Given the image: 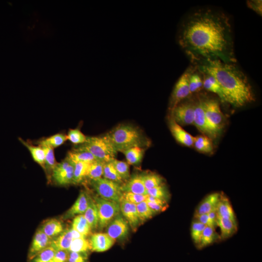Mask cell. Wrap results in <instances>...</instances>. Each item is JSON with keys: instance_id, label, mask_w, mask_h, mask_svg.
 <instances>
[{"instance_id": "obj_10", "label": "cell", "mask_w": 262, "mask_h": 262, "mask_svg": "<svg viewBox=\"0 0 262 262\" xmlns=\"http://www.w3.org/2000/svg\"><path fill=\"white\" fill-rule=\"evenodd\" d=\"M74 176L73 163L66 157L61 162L57 164L51 177L59 185L73 184Z\"/></svg>"}, {"instance_id": "obj_32", "label": "cell", "mask_w": 262, "mask_h": 262, "mask_svg": "<svg viewBox=\"0 0 262 262\" xmlns=\"http://www.w3.org/2000/svg\"><path fill=\"white\" fill-rule=\"evenodd\" d=\"M45 152V171L48 174L49 180L51 178L52 172L57 163L55 158L54 149L47 146H41Z\"/></svg>"}, {"instance_id": "obj_46", "label": "cell", "mask_w": 262, "mask_h": 262, "mask_svg": "<svg viewBox=\"0 0 262 262\" xmlns=\"http://www.w3.org/2000/svg\"><path fill=\"white\" fill-rule=\"evenodd\" d=\"M147 196V195H144L130 192H123L122 199H123L130 203L136 205L143 201H146Z\"/></svg>"}, {"instance_id": "obj_51", "label": "cell", "mask_w": 262, "mask_h": 262, "mask_svg": "<svg viewBox=\"0 0 262 262\" xmlns=\"http://www.w3.org/2000/svg\"><path fill=\"white\" fill-rule=\"evenodd\" d=\"M194 218L196 219V220L204 224L206 226H209L214 228L211 223L208 213L195 215Z\"/></svg>"}, {"instance_id": "obj_17", "label": "cell", "mask_w": 262, "mask_h": 262, "mask_svg": "<svg viewBox=\"0 0 262 262\" xmlns=\"http://www.w3.org/2000/svg\"><path fill=\"white\" fill-rule=\"evenodd\" d=\"M120 212L133 229L139 226L140 221L138 216L136 205L123 199L119 202Z\"/></svg>"}, {"instance_id": "obj_49", "label": "cell", "mask_w": 262, "mask_h": 262, "mask_svg": "<svg viewBox=\"0 0 262 262\" xmlns=\"http://www.w3.org/2000/svg\"><path fill=\"white\" fill-rule=\"evenodd\" d=\"M262 1L260 0H251L247 1L246 3L249 8L255 11L257 14L262 16Z\"/></svg>"}, {"instance_id": "obj_21", "label": "cell", "mask_w": 262, "mask_h": 262, "mask_svg": "<svg viewBox=\"0 0 262 262\" xmlns=\"http://www.w3.org/2000/svg\"><path fill=\"white\" fill-rule=\"evenodd\" d=\"M73 239L71 229L67 228L51 241L50 246L56 250H68Z\"/></svg>"}, {"instance_id": "obj_39", "label": "cell", "mask_w": 262, "mask_h": 262, "mask_svg": "<svg viewBox=\"0 0 262 262\" xmlns=\"http://www.w3.org/2000/svg\"><path fill=\"white\" fill-rule=\"evenodd\" d=\"M104 164V162L98 160H96L90 163L87 172V177L91 180L102 178Z\"/></svg>"}, {"instance_id": "obj_45", "label": "cell", "mask_w": 262, "mask_h": 262, "mask_svg": "<svg viewBox=\"0 0 262 262\" xmlns=\"http://www.w3.org/2000/svg\"><path fill=\"white\" fill-rule=\"evenodd\" d=\"M147 195L166 201L169 194L163 184L147 190Z\"/></svg>"}, {"instance_id": "obj_7", "label": "cell", "mask_w": 262, "mask_h": 262, "mask_svg": "<svg viewBox=\"0 0 262 262\" xmlns=\"http://www.w3.org/2000/svg\"><path fill=\"white\" fill-rule=\"evenodd\" d=\"M194 68V67L193 66L188 68L176 83L170 99V110L173 109L191 95L189 79Z\"/></svg>"}, {"instance_id": "obj_50", "label": "cell", "mask_w": 262, "mask_h": 262, "mask_svg": "<svg viewBox=\"0 0 262 262\" xmlns=\"http://www.w3.org/2000/svg\"><path fill=\"white\" fill-rule=\"evenodd\" d=\"M149 208L156 213L165 210L167 207L166 202L153 203L146 201Z\"/></svg>"}, {"instance_id": "obj_8", "label": "cell", "mask_w": 262, "mask_h": 262, "mask_svg": "<svg viewBox=\"0 0 262 262\" xmlns=\"http://www.w3.org/2000/svg\"><path fill=\"white\" fill-rule=\"evenodd\" d=\"M170 110L171 117L180 126L193 124L195 100H183Z\"/></svg>"}, {"instance_id": "obj_5", "label": "cell", "mask_w": 262, "mask_h": 262, "mask_svg": "<svg viewBox=\"0 0 262 262\" xmlns=\"http://www.w3.org/2000/svg\"><path fill=\"white\" fill-rule=\"evenodd\" d=\"M97 206L98 216V228L101 229L108 225L120 212L119 203L102 198L99 196H94L93 198Z\"/></svg>"}, {"instance_id": "obj_4", "label": "cell", "mask_w": 262, "mask_h": 262, "mask_svg": "<svg viewBox=\"0 0 262 262\" xmlns=\"http://www.w3.org/2000/svg\"><path fill=\"white\" fill-rule=\"evenodd\" d=\"M76 148L90 152L97 160L104 163L112 161L117 153L105 135L87 137L86 142Z\"/></svg>"}, {"instance_id": "obj_26", "label": "cell", "mask_w": 262, "mask_h": 262, "mask_svg": "<svg viewBox=\"0 0 262 262\" xmlns=\"http://www.w3.org/2000/svg\"><path fill=\"white\" fill-rule=\"evenodd\" d=\"M91 229L98 228V216L97 208L93 198L91 197L87 208L83 214Z\"/></svg>"}, {"instance_id": "obj_36", "label": "cell", "mask_w": 262, "mask_h": 262, "mask_svg": "<svg viewBox=\"0 0 262 262\" xmlns=\"http://www.w3.org/2000/svg\"><path fill=\"white\" fill-rule=\"evenodd\" d=\"M102 176L106 179L119 184L123 182L122 179L115 170L112 161L104 163Z\"/></svg>"}, {"instance_id": "obj_3", "label": "cell", "mask_w": 262, "mask_h": 262, "mask_svg": "<svg viewBox=\"0 0 262 262\" xmlns=\"http://www.w3.org/2000/svg\"><path fill=\"white\" fill-rule=\"evenodd\" d=\"M105 135L117 152L133 147L144 148L150 143L141 130L131 124H119Z\"/></svg>"}, {"instance_id": "obj_38", "label": "cell", "mask_w": 262, "mask_h": 262, "mask_svg": "<svg viewBox=\"0 0 262 262\" xmlns=\"http://www.w3.org/2000/svg\"><path fill=\"white\" fill-rule=\"evenodd\" d=\"M142 177L147 190L163 184V178L156 173H150L142 175Z\"/></svg>"}, {"instance_id": "obj_1", "label": "cell", "mask_w": 262, "mask_h": 262, "mask_svg": "<svg viewBox=\"0 0 262 262\" xmlns=\"http://www.w3.org/2000/svg\"><path fill=\"white\" fill-rule=\"evenodd\" d=\"M178 41L193 62L215 59L237 62L229 18L221 11L202 8L191 13L181 24Z\"/></svg>"}, {"instance_id": "obj_29", "label": "cell", "mask_w": 262, "mask_h": 262, "mask_svg": "<svg viewBox=\"0 0 262 262\" xmlns=\"http://www.w3.org/2000/svg\"><path fill=\"white\" fill-rule=\"evenodd\" d=\"M193 146L200 152L210 153L213 151V145L211 138L204 134L194 137Z\"/></svg>"}, {"instance_id": "obj_40", "label": "cell", "mask_w": 262, "mask_h": 262, "mask_svg": "<svg viewBox=\"0 0 262 262\" xmlns=\"http://www.w3.org/2000/svg\"><path fill=\"white\" fill-rule=\"evenodd\" d=\"M137 212L140 222L151 218L155 213L149 208L146 201L136 205Z\"/></svg>"}, {"instance_id": "obj_2", "label": "cell", "mask_w": 262, "mask_h": 262, "mask_svg": "<svg viewBox=\"0 0 262 262\" xmlns=\"http://www.w3.org/2000/svg\"><path fill=\"white\" fill-rule=\"evenodd\" d=\"M200 72L213 76L221 86L228 103L241 107L254 100L252 87L245 74L235 63L219 59H201L193 62Z\"/></svg>"}, {"instance_id": "obj_44", "label": "cell", "mask_w": 262, "mask_h": 262, "mask_svg": "<svg viewBox=\"0 0 262 262\" xmlns=\"http://www.w3.org/2000/svg\"><path fill=\"white\" fill-rule=\"evenodd\" d=\"M205 227V225L196 220L192 222L191 228V235L195 244L198 245Z\"/></svg>"}, {"instance_id": "obj_16", "label": "cell", "mask_w": 262, "mask_h": 262, "mask_svg": "<svg viewBox=\"0 0 262 262\" xmlns=\"http://www.w3.org/2000/svg\"><path fill=\"white\" fill-rule=\"evenodd\" d=\"M169 126L172 135L178 142L186 147L193 146L194 137L185 131L171 116Z\"/></svg>"}, {"instance_id": "obj_37", "label": "cell", "mask_w": 262, "mask_h": 262, "mask_svg": "<svg viewBox=\"0 0 262 262\" xmlns=\"http://www.w3.org/2000/svg\"><path fill=\"white\" fill-rule=\"evenodd\" d=\"M90 249L89 240L86 238L82 237L73 239L69 248V251L80 253H87Z\"/></svg>"}, {"instance_id": "obj_48", "label": "cell", "mask_w": 262, "mask_h": 262, "mask_svg": "<svg viewBox=\"0 0 262 262\" xmlns=\"http://www.w3.org/2000/svg\"><path fill=\"white\" fill-rule=\"evenodd\" d=\"M68 252L65 250H56L52 262H67Z\"/></svg>"}, {"instance_id": "obj_35", "label": "cell", "mask_w": 262, "mask_h": 262, "mask_svg": "<svg viewBox=\"0 0 262 262\" xmlns=\"http://www.w3.org/2000/svg\"><path fill=\"white\" fill-rule=\"evenodd\" d=\"M189 86L191 94L197 92L203 87V79L196 66L194 67L190 75Z\"/></svg>"}, {"instance_id": "obj_12", "label": "cell", "mask_w": 262, "mask_h": 262, "mask_svg": "<svg viewBox=\"0 0 262 262\" xmlns=\"http://www.w3.org/2000/svg\"><path fill=\"white\" fill-rule=\"evenodd\" d=\"M128 224L126 219L119 214L106 227V233L115 240L123 239L128 234Z\"/></svg>"}, {"instance_id": "obj_22", "label": "cell", "mask_w": 262, "mask_h": 262, "mask_svg": "<svg viewBox=\"0 0 262 262\" xmlns=\"http://www.w3.org/2000/svg\"><path fill=\"white\" fill-rule=\"evenodd\" d=\"M40 228L47 236L52 239L60 235L64 230L62 222L56 218L46 220Z\"/></svg>"}, {"instance_id": "obj_25", "label": "cell", "mask_w": 262, "mask_h": 262, "mask_svg": "<svg viewBox=\"0 0 262 262\" xmlns=\"http://www.w3.org/2000/svg\"><path fill=\"white\" fill-rule=\"evenodd\" d=\"M20 142L29 150L33 161L45 170V152L40 146H34L19 138Z\"/></svg>"}, {"instance_id": "obj_42", "label": "cell", "mask_w": 262, "mask_h": 262, "mask_svg": "<svg viewBox=\"0 0 262 262\" xmlns=\"http://www.w3.org/2000/svg\"><path fill=\"white\" fill-rule=\"evenodd\" d=\"M56 250L51 246L46 248L32 260L33 262H52Z\"/></svg>"}, {"instance_id": "obj_14", "label": "cell", "mask_w": 262, "mask_h": 262, "mask_svg": "<svg viewBox=\"0 0 262 262\" xmlns=\"http://www.w3.org/2000/svg\"><path fill=\"white\" fill-rule=\"evenodd\" d=\"M89 242L90 250L101 252L109 249L114 244L115 240L107 233H95L90 236Z\"/></svg>"}, {"instance_id": "obj_31", "label": "cell", "mask_w": 262, "mask_h": 262, "mask_svg": "<svg viewBox=\"0 0 262 262\" xmlns=\"http://www.w3.org/2000/svg\"><path fill=\"white\" fill-rule=\"evenodd\" d=\"M122 153L124 154L129 164L136 165L141 162L144 149L140 147H133L124 151Z\"/></svg>"}, {"instance_id": "obj_47", "label": "cell", "mask_w": 262, "mask_h": 262, "mask_svg": "<svg viewBox=\"0 0 262 262\" xmlns=\"http://www.w3.org/2000/svg\"><path fill=\"white\" fill-rule=\"evenodd\" d=\"M86 253H80L69 251L67 262H86Z\"/></svg>"}, {"instance_id": "obj_9", "label": "cell", "mask_w": 262, "mask_h": 262, "mask_svg": "<svg viewBox=\"0 0 262 262\" xmlns=\"http://www.w3.org/2000/svg\"><path fill=\"white\" fill-rule=\"evenodd\" d=\"M201 99L207 119L210 125L219 133L224 118L218 101L214 98Z\"/></svg>"}, {"instance_id": "obj_24", "label": "cell", "mask_w": 262, "mask_h": 262, "mask_svg": "<svg viewBox=\"0 0 262 262\" xmlns=\"http://www.w3.org/2000/svg\"><path fill=\"white\" fill-rule=\"evenodd\" d=\"M216 211L217 216L229 219L236 222L235 214L229 200L222 195Z\"/></svg>"}, {"instance_id": "obj_23", "label": "cell", "mask_w": 262, "mask_h": 262, "mask_svg": "<svg viewBox=\"0 0 262 262\" xmlns=\"http://www.w3.org/2000/svg\"><path fill=\"white\" fill-rule=\"evenodd\" d=\"M216 226L219 227L221 234L220 237L222 239H227L231 236L237 230V223L232 220L217 217Z\"/></svg>"}, {"instance_id": "obj_41", "label": "cell", "mask_w": 262, "mask_h": 262, "mask_svg": "<svg viewBox=\"0 0 262 262\" xmlns=\"http://www.w3.org/2000/svg\"><path fill=\"white\" fill-rule=\"evenodd\" d=\"M112 162L122 180H127L130 178L129 164L127 162L118 160L115 158Z\"/></svg>"}, {"instance_id": "obj_13", "label": "cell", "mask_w": 262, "mask_h": 262, "mask_svg": "<svg viewBox=\"0 0 262 262\" xmlns=\"http://www.w3.org/2000/svg\"><path fill=\"white\" fill-rule=\"evenodd\" d=\"M52 240L44 233L41 228H39L33 237L29 251V259L32 260L38 253L49 246Z\"/></svg>"}, {"instance_id": "obj_11", "label": "cell", "mask_w": 262, "mask_h": 262, "mask_svg": "<svg viewBox=\"0 0 262 262\" xmlns=\"http://www.w3.org/2000/svg\"><path fill=\"white\" fill-rule=\"evenodd\" d=\"M194 125L197 129L210 138H215L218 134L210 125L206 118L201 98L195 100Z\"/></svg>"}, {"instance_id": "obj_33", "label": "cell", "mask_w": 262, "mask_h": 262, "mask_svg": "<svg viewBox=\"0 0 262 262\" xmlns=\"http://www.w3.org/2000/svg\"><path fill=\"white\" fill-rule=\"evenodd\" d=\"M73 163L74 164L73 184H77L81 183L85 177H87V172L90 163Z\"/></svg>"}, {"instance_id": "obj_6", "label": "cell", "mask_w": 262, "mask_h": 262, "mask_svg": "<svg viewBox=\"0 0 262 262\" xmlns=\"http://www.w3.org/2000/svg\"><path fill=\"white\" fill-rule=\"evenodd\" d=\"M91 184L98 196L119 203L123 193L120 184L104 178L91 180Z\"/></svg>"}, {"instance_id": "obj_43", "label": "cell", "mask_w": 262, "mask_h": 262, "mask_svg": "<svg viewBox=\"0 0 262 262\" xmlns=\"http://www.w3.org/2000/svg\"><path fill=\"white\" fill-rule=\"evenodd\" d=\"M67 140L75 145H81L86 141V136L79 129H70L66 135Z\"/></svg>"}, {"instance_id": "obj_28", "label": "cell", "mask_w": 262, "mask_h": 262, "mask_svg": "<svg viewBox=\"0 0 262 262\" xmlns=\"http://www.w3.org/2000/svg\"><path fill=\"white\" fill-rule=\"evenodd\" d=\"M71 228L86 237L91 232V228L83 214H80L74 218Z\"/></svg>"}, {"instance_id": "obj_15", "label": "cell", "mask_w": 262, "mask_h": 262, "mask_svg": "<svg viewBox=\"0 0 262 262\" xmlns=\"http://www.w3.org/2000/svg\"><path fill=\"white\" fill-rule=\"evenodd\" d=\"M91 197L87 192L82 191L75 203L66 213L63 218L67 219L83 214L88 206Z\"/></svg>"}, {"instance_id": "obj_19", "label": "cell", "mask_w": 262, "mask_h": 262, "mask_svg": "<svg viewBox=\"0 0 262 262\" xmlns=\"http://www.w3.org/2000/svg\"><path fill=\"white\" fill-rule=\"evenodd\" d=\"M203 77V87L206 90L212 92L220 98L222 102L228 103L226 96L220 85L212 76L199 71Z\"/></svg>"}, {"instance_id": "obj_27", "label": "cell", "mask_w": 262, "mask_h": 262, "mask_svg": "<svg viewBox=\"0 0 262 262\" xmlns=\"http://www.w3.org/2000/svg\"><path fill=\"white\" fill-rule=\"evenodd\" d=\"M66 157L74 163H91L97 160L90 152L77 148L68 151Z\"/></svg>"}, {"instance_id": "obj_34", "label": "cell", "mask_w": 262, "mask_h": 262, "mask_svg": "<svg viewBox=\"0 0 262 262\" xmlns=\"http://www.w3.org/2000/svg\"><path fill=\"white\" fill-rule=\"evenodd\" d=\"M217 237L214 228L206 226L202 232L197 247L202 248L212 244L216 240Z\"/></svg>"}, {"instance_id": "obj_20", "label": "cell", "mask_w": 262, "mask_h": 262, "mask_svg": "<svg viewBox=\"0 0 262 262\" xmlns=\"http://www.w3.org/2000/svg\"><path fill=\"white\" fill-rule=\"evenodd\" d=\"M221 196V194L219 193H213L208 195L198 206L195 215L208 213L216 210Z\"/></svg>"}, {"instance_id": "obj_30", "label": "cell", "mask_w": 262, "mask_h": 262, "mask_svg": "<svg viewBox=\"0 0 262 262\" xmlns=\"http://www.w3.org/2000/svg\"><path fill=\"white\" fill-rule=\"evenodd\" d=\"M67 140L66 135L59 133L43 139L37 143L40 146H47L55 148L63 145Z\"/></svg>"}, {"instance_id": "obj_18", "label": "cell", "mask_w": 262, "mask_h": 262, "mask_svg": "<svg viewBox=\"0 0 262 262\" xmlns=\"http://www.w3.org/2000/svg\"><path fill=\"white\" fill-rule=\"evenodd\" d=\"M121 188L123 192L147 195V190L145 187L142 175H134L130 178L125 184L121 185Z\"/></svg>"}]
</instances>
